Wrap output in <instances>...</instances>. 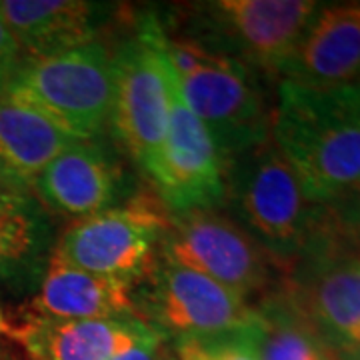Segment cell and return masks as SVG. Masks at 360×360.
<instances>
[{
    "mask_svg": "<svg viewBox=\"0 0 360 360\" xmlns=\"http://www.w3.org/2000/svg\"><path fill=\"white\" fill-rule=\"evenodd\" d=\"M270 139L312 205L326 206L360 186V82L307 86L281 80Z\"/></svg>",
    "mask_w": 360,
    "mask_h": 360,
    "instance_id": "cell-1",
    "label": "cell"
},
{
    "mask_svg": "<svg viewBox=\"0 0 360 360\" xmlns=\"http://www.w3.org/2000/svg\"><path fill=\"white\" fill-rule=\"evenodd\" d=\"M186 104L205 124L222 165L270 136V115L250 68L198 40L165 39Z\"/></svg>",
    "mask_w": 360,
    "mask_h": 360,
    "instance_id": "cell-2",
    "label": "cell"
},
{
    "mask_svg": "<svg viewBox=\"0 0 360 360\" xmlns=\"http://www.w3.org/2000/svg\"><path fill=\"white\" fill-rule=\"evenodd\" d=\"M229 165L226 182L231 180L232 202L246 232L274 262L296 264L319 232L321 206L307 198L296 172L270 136Z\"/></svg>",
    "mask_w": 360,
    "mask_h": 360,
    "instance_id": "cell-3",
    "label": "cell"
},
{
    "mask_svg": "<svg viewBox=\"0 0 360 360\" xmlns=\"http://www.w3.org/2000/svg\"><path fill=\"white\" fill-rule=\"evenodd\" d=\"M4 94L34 106L77 141L92 142L110 124L115 56L94 40L72 51L25 58Z\"/></svg>",
    "mask_w": 360,
    "mask_h": 360,
    "instance_id": "cell-4",
    "label": "cell"
},
{
    "mask_svg": "<svg viewBox=\"0 0 360 360\" xmlns=\"http://www.w3.org/2000/svg\"><path fill=\"white\" fill-rule=\"evenodd\" d=\"M165 26L155 14L139 20V32L115 54L110 124L129 155L150 176L168 129V56Z\"/></svg>",
    "mask_w": 360,
    "mask_h": 360,
    "instance_id": "cell-5",
    "label": "cell"
},
{
    "mask_svg": "<svg viewBox=\"0 0 360 360\" xmlns=\"http://www.w3.org/2000/svg\"><path fill=\"white\" fill-rule=\"evenodd\" d=\"M179 217L162 238L168 262L205 274L243 298L270 283L274 260L245 226L212 210Z\"/></svg>",
    "mask_w": 360,
    "mask_h": 360,
    "instance_id": "cell-6",
    "label": "cell"
},
{
    "mask_svg": "<svg viewBox=\"0 0 360 360\" xmlns=\"http://www.w3.org/2000/svg\"><path fill=\"white\" fill-rule=\"evenodd\" d=\"M168 101L167 139L150 179L174 212L212 210L226 196L224 165L205 124L184 101L170 60Z\"/></svg>",
    "mask_w": 360,
    "mask_h": 360,
    "instance_id": "cell-7",
    "label": "cell"
},
{
    "mask_svg": "<svg viewBox=\"0 0 360 360\" xmlns=\"http://www.w3.org/2000/svg\"><path fill=\"white\" fill-rule=\"evenodd\" d=\"M283 290L333 352L360 340V250L324 238Z\"/></svg>",
    "mask_w": 360,
    "mask_h": 360,
    "instance_id": "cell-8",
    "label": "cell"
},
{
    "mask_svg": "<svg viewBox=\"0 0 360 360\" xmlns=\"http://www.w3.org/2000/svg\"><path fill=\"white\" fill-rule=\"evenodd\" d=\"M165 238V222L148 206L110 208L78 220L52 258L68 266L130 283L148 272Z\"/></svg>",
    "mask_w": 360,
    "mask_h": 360,
    "instance_id": "cell-9",
    "label": "cell"
},
{
    "mask_svg": "<svg viewBox=\"0 0 360 360\" xmlns=\"http://www.w3.org/2000/svg\"><path fill=\"white\" fill-rule=\"evenodd\" d=\"M319 8L312 0H220L206 13L240 63L283 78Z\"/></svg>",
    "mask_w": 360,
    "mask_h": 360,
    "instance_id": "cell-10",
    "label": "cell"
},
{
    "mask_svg": "<svg viewBox=\"0 0 360 360\" xmlns=\"http://www.w3.org/2000/svg\"><path fill=\"white\" fill-rule=\"evenodd\" d=\"M148 309L153 326L174 338L220 335L255 319L243 296L168 260L156 272Z\"/></svg>",
    "mask_w": 360,
    "mask_h": 360,
    "instance_id": "cell-11",
    "label": "cell"
},
{
    "mask_svg": "<svg viewBox=\"0 0 360 360\" xmlns=\"http://www.w3.org/2000/svg\"><path fill=\"white\" fill-rule=\"evenodd\" d=\"M156 330L141 316L70 321L37 316L16 330V338L32 360H112Z\"/></svg>",
    "mask_w": 360,
    "mask_h": 360,
    "instance_id": "cell-12",
    "label": "cell"
},
{
    "mask_svg": "<svg viewBox=\"0 0 360 360\" xmlns=\"http://www.w3.org/2000/svg\"><path fill=\"white\" fill-rule=\"evenodd\" d=\"M281 80L307 86L360 82V4L319 8Z\"/></svg>",
    "mask_w": 360,
    "mask_h": 360,
    "instance_id": "cell-13",
    "label": "cell"
},
{
    "mask_svg": "<svg viewBox=\"0 0 360 360\" xmlns=\"http://www.w3.org/2000/svg\"><path fill=\"white\" fill-rule=\"evenodd\" d=\"M40 205L63 217L89 219L110 210L120 180L110 158L92 142H75L34 180Z\"/></svg>",
    "mask_w": 360,
    "mask_h": 360,
    "instance_id": "cell-14",
    "label": "cell"
},
{
    "mask_svg": "<svg viewBox=\"0 0 360 360\" xmlns=\"http://www.w3.org/2000/svg\"><path fill=\"white\" fill-rule=\"evenodd\" d=\"M104 8L84 0H0V20L25 58L51 56L94 42Z\"/></svg>",
    "mask_w": 360,
    "mask_h": 360,
    "instance_id": "cell-15",
    "label": "cell"
},
{
    "mask_svg": "<svg viewBox=\"0 0 360 360\" xmlns=\"http://www.w3.org/2000/svg\"><path fill=\"white\" fill-rule=\"evenodd\" d=\"M78 142L34 106L0 94V184L26 188Z\"/></svg>",
    "mask_w": 360,
    "mask_h": 360,
    "instance_id": "cell-16",
    "label": "cell"
},
{
    "mask_svg": "<svg viewBox=\"0 0 360 360\" xmlns=\"http://www.w3.org/2000/svg\"><path fill=\"white\" fill-rule=\"evenodd\" d=\"M37 310L39 316L68 321L139 316L130 283L72 269L56 258L42 278Z\"/></svg>",
    "mask_w": 360,
    "mask_h": 360,
    "instance_id": "cell-17",
    "label": "cell"
},
{
    "mask_svg": "<svg viewBox=\"0 0 360 360\" xmlns=\"http://www.w3.org/2000/svg\"><path fill=\"white\" fill-rule=\"evenodd\" d=\"M51 224L42 205L25 188L0 184V278L39 264L49 246Z\"/></svg>",
    "mask_w": 360,
    "mask_h": 360,
    "instance_id": "cell-18",
    "label": "cell"
},
{
    "mask_svg": "<svg viewBox=\"0 0 360 360\" xmlns=\"http://www.w3.org/2000/svg\"><path fill=\"white\" fill-rule=\"evenodd\" d=\"M255 310L260 321L262 360H336L284 290L270 295Z\"/></svg>",
    "mask_w": 360,
    "mask_h": 360,
    "instance_id": "cell-19",
    "label": "cell"
},
{
    "mask_svg": "<svg viewBox=\"0 0 360 360\" xmlns=\"http://www.w3.org/2000/svg\"><path fill=\"white\" fill-rule=\"evenodd\" d=\"M176 360H262L260 359V321L210 336L176 338Z\"/></svg>",
    "mask_w": 360,
    "mask_h": 360,
    "instance_id": "cell-20",
    "label": "cell"
},
{
    "mask_svg": "<svg viewBox=\"0 0 360 360\" xmlns=\"http://www.w3.org/2000/svg\"><path fill=\"white\" fill-rule=\"evenodd\" d=\"M322 224L340 245L360 250V193L321 206Z\"/></svg>",
    "mask_w": 360,
    "mask_h": 360,
    "instance_id": "cell-21",
    "label": "cell"
},
{
    "mask_svg": "<svg viewBox=\"0 0 360 360\" xmlns=\"http://www.w3.org/2000/svg\"><path fill=\"white\" fill-rule=\"evenodd\" d=\"M22 60H25V54L18 49L8 28L0 20V94L8 86V82L13 80Z\"/></svg>",
    "mask_w": 360,
    "mask_h": 360,
    "instance_id": "cell-22",
    "label": "cell"
},
{
    "mask_svg": "<svg viewBox=\"0 0 360 360\" xmlns=\"http://www.w3.org/2000/svg\"><path fill=\"white\" fill-rule=\"evenodd\" d=\"M165 340H167V336L160 330H156L155 335L144 338L136 347L130 348L129 352H124V354H120L112 360H165V354H162Z\"/></svg>",
    "mask_w": 360,
    "mask_h": 360,
    "instance_id": "cell-23",
    "label": "cell"
},
{
    "mask_svg": "<svg viewBox=\"0 0 360 360\" xmlns=\"http://www.w3.org/2000/svg\"><path fill=\"white\" fill-rule=\"evenodd\" d=\"M336 360H360V340L350 345V347L342 348V350H336L333 352Z\"/></svg>",
    "mask_w": 360,
    "mask_h": 360,
    "instance_id": "cell-24",
    "label": "cell"
},
{
    "mask_svg": "<svg viewBox=\"0 0 360 360\" xmlns=\"http://www.w3.org/2000/svg\"><path fill=\"white\" fill-rule=\"evenodd\" d=\"M6 328V324H4V319H2V312H0V330H4Z\"/></svg>",
    "mask_w": 360,
    "mask_h": 360,
    "instance_id": "cell-25",
    "label": "cell"
},
{
    "mask_svg": "<svg viewBox=\"0 0 360 360\" xmlns=\"http://www.w3.org/2000/svg\"><path fill=\"white\" fill-rule=\"evenodd\" d=\"M165 360H176V359H174V356H172V359H165Z\"/></svg>",
    "mask_w": 360,
    "mask_h": 360,
    "instance_id": "cell-26",
    "label": "cell"
},
{
    "mask_svg": "<svg viewBox=\"0 0 360 360\" xmlns=\"http://www.w3.org/2000/svg\"><path fill=\"white\" fill-rule=\"evenodd\" d=\"M356 193H360V186H359V191H356Z\"/></svg>",
    "mask_w": 360,
    "mask_h": 360,
    "instance_id": "cell-27",
    "label": "cell"
}]
</instances>
